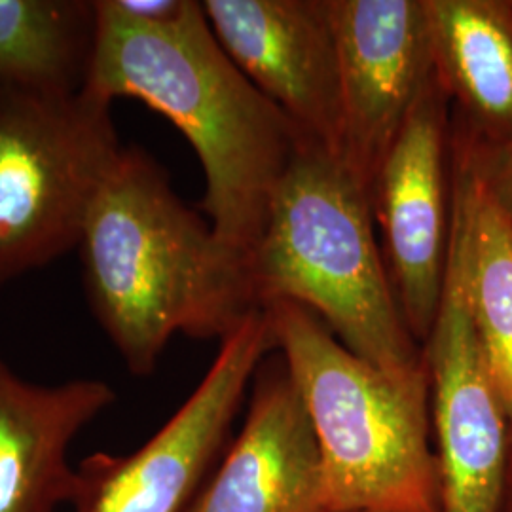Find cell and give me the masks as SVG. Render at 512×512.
<instances>
[{
	"mask_svg": "<svg viewBox=\"0 0 512 512\" xmlns=\"http://www.w3.org/2000/svg\"><path fill=\"white\" fill-rule=\"evenodd\" d=\"M95 4L86 90L110 103L141 101L179 129L202 164L203 215L220 239L251 255L275 190L308 139L224 52L202 2L190 0L165 23L128 18L110 0Z\"/></svg>",
	"mask_w": 512,
	"mask_h": 512,
	"instance_id": "1",
	"label": "cell"
},
{
	"mask_svg": "<svg viewBox=\"0 0 512 512\" xmlns=\"http://www.w3.org/2000/svg\"><path fill=\"white\" fill-rule=\"evenodd\" d=\"M78 251L93 317L133 376H150L175 334L224 340L260 308L251 255L220 239L141 148L110 167Z\"/></svg>",
	"mask_w": 512,
	"mask_h": 512,
	"instance_id": "2",
	"label": "cell"
},
{
	"mask_svg": "<svg viewBox=\"0 0 512 512\" xmlns=\"http://www.w3.org/2000/svg\"><path fill=\"white\" fill-rule=\"evenodd\" d=\"M372 192L346 162L306 141L275 190L251 253L258 306L289 300L397 380L427 376L374 234Z\"/></svg>",
	"mask_w": 512,
	"mask_h": 512,
	"instance_id": "3",
	"label": "cell"
},
{
	"mask_svg": "<svg viewBox=\"0 0 512 512\" xmlns=\"http://www.w3.org/2000/svg\"><path fill=\"white\" fill-rule=\"evenodd\" d=\"M260 308L310 414L323 512H442L429 374L387 376L289 300Z\"/></svg>",
	"mask_w": 512,
	"mask_h": 512,
	"instance_id": "4",
	"label": "cell"
},
{
	"mask_svg": "<svg viewBox=\"0 0 512 512\" xmlns=\"http://www.w3.org/2000/svg\"><path fill=\"white\" fill-rule=\"evenodd\" d=\"M101 95L0 86V289L78 249L122 152Z\"/></svg>",
	"mask_w": 512,
	"mask_h": 512,
	"instance_id": "5",
	"label": "cell"
},
{
	"mask_svg": "<svg viewBox=\"0 0 512 512\" xmlns=\"http://www.w3.org/2000/svg\"><path fill=\"white\" fill-rule=\"evenodd\" d=\"M275 351L266 311L224 340L202 382L164 427L126 456L95 454L76 469L74 512H184L226 446L247 389Z\"/></svg>",
	"mask_w": 512,
	"mask_h": 512,
	"instance_id": "6",
	"label": "cell"
},
{
	"mask_svg": "<svg viewBox=\"0 0 512 512\" xmlns=\"http://www.w3.org/2000/svg\"><path fill=\"white\" fill-rule=\"evenodd\" d=\"M423 355L431 382L442 512H501L511 425L476 336L456 222L439 313L423 342Z\"/></svg>",
	"mask_w": 512,
	"mask_h": 512,
	"instance_id": "7",
	"label": "cell"
},
{
	"mask_svg": "<svg viewBox=\"0 0 512 512\" xmlns=\"http://www.w3.org/2000/svg\"><path fill=\"white\" fill-rule=\"evenodd\" d=\"M448 109L450 99L433 76L372 184L385 264L404 321L421 346L439 313L452 230Z\"/></svg>",
	"mask_w": 512,
	"mask_h": 512,
	"instance_id": "8",
	"label": "cell"
},
{
	"mask_svg": "<svg viewBox=\"0 0 512 512\" xmlns=\"http://www.w3.org/2000/svg\"><path fill=\"white\" fill-rule=\"evenodd\" d=\"M342 95L340 158L372 192L435 76L425 0H330Z\"/></svg>",
	"mask_w": 512,
	"mask_h": 512,
	"instance_id": "9",
	"label": "cell"
},
{
	"mask_svg": "<svg viewBox=\"0 0 512 512\" xmlns=\"http://www.w3.org/2000/svg\"><path fill=\"white\" fill-rule=\"evenodd\" d=\"M215 37L300 133L340 156V61L330 0H203Z\"/></svg>",
	"mask_w": 512,
	"mask_h": 512,
	"instance_id": "10",
	"label": "cell"
},
{
	"mask_svg": "<svg viewBox=\"0 0 512 512\" xmlns=\"http://www.w3.org/2000/svg\"><path fill=\"white\" fill-rule=\"evenodd\" d=\"M321 454L275 349L258 366L245 423L184 512H323Z\"/></svg>",
	"mask_w": 512,
	"mask_h": 512,
	"instance_id": "11",
	"label": "cell"
},
{
	"mask_svg": "<svg viewBox=\"0 0 512 512\" xmlns=\"http://www.w3.org/2000/svg\"><path fill=\"white\" fill-rule=\"evenodd\" d=\"M116 401L101 380L44 385L0 357V512H55L71 505L74 439Z\"/></svg>",
	"mask_w": 512,
	"mask_h": 512,
	"instance_id": "12",
	"label": "cell"
},
{
	"mask_svg": "<svg viewBox=\"0 0 512 512\" xmlns=\"http://www.w3.org/2000/svg\"><path fill=\"white\" fill-rule=\"evenodd\" d=\"M440 88L456 103L461 139L512 137V0H425Z\"/></svg>",
	"mask_w": 512,
	"mask_h": 512,
	"instance_id": "13",
	"label": "cell"
},
{
	"mask_svg": "<svg viewBox=\"0 0 512 512\" xmlns=\"http://www.w3.org/2000/svg\"><path fill=\"white\" fill-rule=\"evenodd\" d=\"M452 152V217L463 238L469 306L512 439V217L454 143Z\"/></svg>",
	"mask_w": 512,
	"mask_h": 512,
	"instance_id": "14",
	"label": "cell"
},
{
	"mask_svg": "<svg viewBox=\"0 0 512 512\" xmlns=\"http://www.w3.org/2000/svg\"><path fill=\"white\" fill-rule=\"evenodd\" d=\"M97 33L95 0H0V86L82 92Z\"/></svg>",
	"mask_w": 512,
	"mask_h": 512,
	"instance_id": "15",
	"label": "cell"
},
{
	"mask_svg": "<svg viewBox=\"0 0 512 512\" xmlns=\"http://www.w3.org/2000/svg\"><path fill=\"white\" fill-rule=\"evenodd\" d=\"M452 143L473 167L495 202L512 217V137L497 147H475L452 129Z\"/></svg>",
	"mask_w": 512,
	"mask_h": 512,
	"instance_id": "16",
	"label": "cell"
},
{
	"mask_svg": "<svg viewBox=\"0 0 512 512\" xmlns=\"http://www.w3.org/2000/svg\"><path fill=\"white\" fill-rule=\"evenodd\" d=\"M124 16L145 23H165L177 19L190 0H110Z\"/></svg>",
	"mask_w": 512,
	"mask_h": 512,
	"instance_id": "17",
	"label": "cell"
},
{
	"mask_svg": "<svg viewBox=\"0 0 512 512\" xmlns=\"http://www.w3.org/2000/svg\"><path fill=\"white\" fill-rule=\"evenodd\" d=\"M501 512H512V448L509 454V467H507V480H505V494Z\"/></svg>",
	"mask_w": 512,
	"mask_h": 512,
	"instance_id": "18",
	"label": "cell"
}]
</instances>
